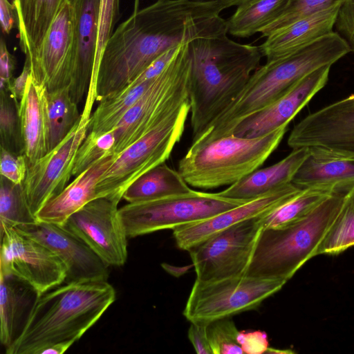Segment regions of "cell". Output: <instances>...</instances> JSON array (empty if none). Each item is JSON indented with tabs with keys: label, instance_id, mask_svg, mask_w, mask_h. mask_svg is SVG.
Wrapping results in <instances>:
<instances>
[{
	"label": "cell",
	"instance_id": "obj_9",
	"mask_svg": "<svg viewBox=\"0 0 354 354\" xmlns=\"http://www.w3.org/2000/svg\"><path fill=\"white\" fill-rule=\"evenodd\" d=\"M248 201L195 190L153 201L133 203L118 210L128 238L198 222Z\"/></svg>",
	"mask_w": 354,
	"mask_h": 354
},
{
	"label": "cell",
	"instance_id": "obj_29",
	"mask_svg": "<svg viewBox=\"0 0 354 354\" xmlns=\"http://www.w3.org/2000/svg\"><path fill=\"white\" fill-rule=\"evenodd\" d=\"M155 78L146 81L136 78L125 88L98 101L99 104L90 118L88 131L102 134L115 129Z\"/></svg>",
	"mask_w": 354,
	"mask_h": 354
},
{
	"label": "cell",
	"instance_id": "obj_16",
	"mask_svg": "<svg viewBox=\"0 0 354 354\" xmlns=\"http://www.w3.org/2000/svg\"><path fill=\"white\" fill-rule=\"evenodd\" d=\"M74 59V12L71 1L65 0L30 62L32 77L48 92L68 86Z\"/></svg>",
	"mask_w": 354,
	"mask_h": 354
},
{
	"label": "cell",
	"instance_id": "obj_13",
	"mask_svg": "<svg viewBox=\"0 0 354 354\" xmlns=\"http://www.w3.org/2000/svg\"><path fill=\"white\" fill-rule=\"evenodd\" d=\"M118 203L106 197L94 199L60 224L109 266H122L127 259L128 236L119 215Z\"/></svg>",
	"mask_w": 354,
	"mask_h": 354
},
{
	"label": "cell",
	"instance_id": "obj_17",
	"mask_svg": "<svg viewBox=\"0 0 354 354\" xmlns=\"http://www.w3.org/2000/svg\"><path fill=\"white\" fill-rule=\"evenodd\" d=\"M48 247L65 264L64 283L106 281L107 266L83 241L60 224L37 221L15 227Z\"/></svg>",
	"mask_w": 354,
	"mask_h": 354
},
{
	"label": "cell",
	"instance_id": "obj_41",
	"mask_svg": "<svg viewBox=\"0 0 354 354\" xmlns=\"http://www.w3.org/2000/svg\"><path fill=\"white\" fill-rule=\"evenodd\" d=\"M334 28L354 53V0H342Z\"/></svg>",
	"mask_w": 354,
	"mask_h": 354
},
{
	"label": "cell",
	"instance_id": "obj_10",
	"mask_svg": "<svg viewBox=\"0 0 354 354\" xmlns=\"http://www.w3.org/2000/svg\"><path fill=\"white\" fill-rule=\"evenodd\" d=\"M287 281L241 275L212 281L196 279L183 315L190 322H210L257 308Z\"/></svg>",
	"mask_w": 354,
	"mask_h": 354
},
{
	"label": "cell",
	"instance_id": "obj_23",
	"mask_svg": "<svg viewBox=\"0 0 354 354\" xmlns=\"http://www.w3.org/2000/svg\"><path fill=\"white\" fill-rule=\"evenodd\" d=\"M116 156L115 153L104 156L75 177L72 183L41 208L36 216L37 220L62 224L72 214L96 199L97 182Z\"/></svg>",
	"mask_w": 354,
	"mask_h": 354
},
{
	"label": "cell",
	"instance_id": "obj_20",
	"mask_svg": "<svg viewBox=\"0 0 354 354\" xmlns=\"http://www.w3.org/2000/svg\"><path fill=\"white\" fill-rule=\"evenodd\" d=\"M70 1L75 19V59L69 92L78 104L88 91L93 71L100 0Z\"/></svg>",
	"mask_w": 354,
	"mask_h": 354
},
{
	"label": "cell",
	"instance_id": "obj_45",
	"mask_svg": "<svg viewBox=\"0 0 354 354\" xmlns=\"http://www.w3.org/2000/svg\"><path fill=\"white\" fill-rule=\"evenodd\" d=\"M31 75V66L28 62L25 60L23 70L20 75L13 78L9 91L14 97L20 102L24 96L28 80Z\"/></svg>",
	"mask_w": 354,
	"mask_h": 354
},
{
	"label": "cell",
	"instance_id": "obj_37",
	"mask_svg": "<svg viewBox=\"0 0 354 354\" xmlns=\"http://www.w3.org/2000/svg\"><path fill=\"white\" fill-rule=\"evenodd\" d=\"M342 0H287L281 14L259 32L262 37L308 16L341 4Z\"/></svg>",
	"mask_w": 354,
	"mask_h": 354
},
{
	"label": "cell",
	"instance_id": "obj_33",
	"mask_svg": "<svg viewBox=\"0 0 354 354\" xmlns=\"http://www.w3.org/2000/svg\"><path fill=\"white\" fill-rule=\"evenodd\" d=\"M354 245V187L344 197L341 207L318 245L315 256L337 254Z\"/></svg>",
	"mask_w": 354,
	"mask_h": 354
},
{
	"label": "cell",
	"instance_id": "obj_8",
	"mask_svg": "<svg viewBox=\"0 0 354 354\" xmlns=\"http://www.w3.org/2000/svg\"><path fill=\"white\" fill-rule=\"evenodd\" d=\"M190 113L189 101L125 149L99 179L96 198L118 202L127 187L140 176L169 159L180 142Z\"/></svg>",
	"mask_w": 354,
	"mask_h": 354
},
{
	"label": "cell",
	"instance_id": "obj_11",
	"mask_svg": "<svg viewBox=\"0 0 354 354\" xmlns=\"http://www.w3.org/2000/svg\"><path fill=\"white\" fill-rule=\"evenodd\" d=\"M262 215L220 231L189 250L196 279L212 281L244 275L263 227Z\"/></svg>",
	"mask_w": 354,
	"mask_h": 354
},
{
	"label": "cell",
	"instance_id": "obj_7",
	"mask_svg": "<svg viewBox=\"0 0 354 354\" xmlns=\"http://www.w3.org/2000/svg\"><path fill=\"white\" fill-rule=\"evenodd\" d=\"M192 64L189 43L180 44L165 68L115 128V154H120L189 100Z\"/></svg>",
	"mask_w": 354,
	"mask_h": 354
},
{
	"label": "cell",
	"instance_id": "obj_47",
	"mask_svg": "<svg viewBox=\"0 0 354 354\" xmlns=\"http://www.w3.org/2000/svg\"><path fill=\"white\" fill-rule=\"evenodd\" d=\"M73 344V342L56 343L42 349L39 352V354H62L65 353Z\"/></svg>",
	"mask_w": 354,
	"mask_h": 354
},
{
	"label": "cell",
	"instance_id": "obj_42",
	"mask_svg": "<svg viewBox=\"0 0 354 354\" xmlns=\"http://www.w3.org/2000/svg\"><path fill=\"white\" fill-rule=\"evenodd\" d=\"M237 341L244 353H263L269 348L267 335L261 331H239Z\"/></svg>",
	"mask_w": 354,
	"mask_h": 354
},
{
	"label": "cell",
	"instance_id": "obj_22",
	"mask_svg": "<svg viewBox=\"0 0 354 354\" xmlns=\"http://www.w3.org/2000/svg\"><path fill=\"white\" fill-rule=\"evenodd\" d=\"M339 5L298 20L267 37L259 49L266 62L288 55L333 32Z\"/></svg>",
	"mask_w": 354,
	"mask_h": 354
},
{
	"label": "cell",
	"instance_id": "obj_32",
	"mask_svg": "<svg viewBox=\"0 0 354 354\" xmlns=\"http://www.w3.org/2000/svg\"><path fill=\"white\" fill-rule=\"evenodd\" d=\"M48 152L54 149L80 122L77 104L70 95L69 86L46 94Z\"/></svg>",
	"mask_w": 354,
	"mask_h": 354
},
{
	"label": "cell",
	"instance_id": "obj_26",
	"mask_svg": "<svg viewBox=\"0 0 354 354\" xmlns=\"http://www.w3.org/2000/svg\"><path fill=\"white\" fill-rule=\"evenodd\" d=\"M38 295L25 281L0 272V340L6 348L20 334Z\"/></svg>",
	"mask_w": 354,
	"mask_h": 354
},
{
	"label": "cell",
	"instance_id": "obj_31",
	"mask_svg": "<svg viewBox=\"0 0 354 354\" xmlns=\"http://www.w3.org/2000/svg\"><path fill=\"white\" fill-rule=\"evenodd\" d=\"M335 192H337L328 187L302 189L282 204L262 215L263 228L279 227L305 218Z\"/></svg>",
	"mask_w": 354,
	"mask_h": 354
},
{
	"label": "cell",
	"instance_id": "obj_18",
	"mask_svg": "<svg viewBox=\"0 0 354 354\" xmlns=\"http://www.w3.org/2000/svg\"><path fill=\"white\" fill-rule=\"evenodd\" d=\"M330 67L331 65L324 66L301 79L273 103L241 122L232 134L243 138H257L288 125L326 85Z\"/></svg>",
	"mask_w": 354,
	"mask_h": 354
},
{
	"label": "cell",
	"instance_id": "obj_39",
	"mask_svg": "<svg viewBox=\"0 0 354 354\" xmlns=\"http://www.w3.org/2000/svg\"><path fill=\"white\" fill-rule=\"evenodd\" d=\"M120 0H100L98 34L93 71L91 79L95 83L106 44L120 19Z\"/></svg>",
	"mask_w": 354,
	"mask_h": 354
},
{
	"label": "cell",
	"instance_id": "obj_48",
	"mask_svg": "<svg viewBox=\"0 0 354 354\" xmlns=\"http://www.w3.org/2000/svg\"><path fill=\"white\" fill-rule=\"evenodd\" d=\"M203 1H216L220 3L224 9L233 7V6H239L241 4H243L245 2H248L251 0H203Z\"/></svg>",
	"mask_w": 354,
	"mask_h": 354
},
{
	"label": "cell",
	"instance_id": "obj_49",
	"mask_svg": "<svg viewBox=\"0 0 354 354\" xmlns=\"http://www.w3.org/2000/svg\"><path fill=\"white\" fill-rule=\"evenodd\" d=\"M138 1H139V0H136V3H135V8H134V10H138Z\"/></svg>",
	"mask_w": 354,
	"mask_h": 354
},
{
	"label": "cell",
	"instance_id": "obj_30",
	"mask_svg": "<svg viewBox=\"0 0 354 354\" xmlns=\"http://www.w3.org/2000/svg\"><path fill=\"white\" fill-rule=\"evenodd\" d=\"M286 3L287 0H251L239 5L226 19L227 33L248 38L259 32L279 17Z\"/></svg>",
	"mask_w": 354,
	"mask_h": 354
},
{
	"label": "cell",
	"instance_id": "obj_28",
	"mask_svg": "<svg viewBox=\"0 0 354 354\" xmlns=\"http://www.w3.org/2000/svg\"><path fill=\"white\" fill-rule=\"evenodd\" d=\"M192 190L178 171L163 162L133 181L125 190L122 198L130 203H140Z\"/></svg>",
	"mask_w": 354,
	"mask_h": 354
},
{
	"label": "cell",
	"instance_id": "obj_14",
	"mask_svg": "<svg viewBox=\"0 0 354 354\" xmlns=\"http://www.w3.org/2000/svg\"><path fill=\"white\" fill-rule=\"evenodd\" d=\"M91 115L83 111L80 122L65 138L28 167L23 184L28 206L35 216L48 201L67 185L77 151L88 132Z\"/></svg>",
	"mask_w": 354,
	"mask_h": 354
},
{
	"label": "cell",
	"instance_id": "obj_1",
	"mask_svg": "<svg viewBox=\"0 0 354 354\" xmlns=\"http://www.w3.org/2000/svg\"><path fill=\"white\" fill-rule=\"evenodd\" d=\"M203 35L190 0H158L121 23L104 48L96 80V101L133 82L166 51Z\"/></svg>",
	"mask_w": 354,
	"mask_h": 354
},
{
	"label": "cell",
	"instance_id": "obj_43",
	"mask_svg": "<svg viewBox=\"0 0 354 354\" xmlns=\"http://www.w3.org/2000/svg\"><path fill=\"white\" fill-rule=\"evenodd\" d=\"M17 60L7 48L5 40L1 38L0 42V88L9 90L13 73L16 68Z\"/></svg>",
	"mask_w": 354,
	"mask_h": 354
},
{
	"label": "cell",
	"instance_id": "obj_2",
	"mask_svg": "<svg viewBox=\"0 0 354 354\" xmlns=\"http://www.w3.org/2000/svg\"><path fill=\"white\" fill-rule=\"evenodd\" d=\"M189 82L192 139L239 95L263 57L259 47L242 44L227 35L189 42Z\"/></svg>",
	"mask_w": 354,
	"mask_h": 354
},
{
	"label": "cell",
	"instance_id": "obj_21",
	"mask_svg": "<svg viewBox=\"0 0 354 354\" xmlns=\"http://www.w3.org/2000/svg\"><path fill=\"white\" fill-rule=\"evenodd\" d=\"M308 149L292 178L294 185L302 189L328 187L346 193L354 187V156L316 147Z\"/></svg>",
	"mask_w": 354,
	"mask_h": 354
},
{
	"label": "cell",
	"instance_id": "obj_34",
	"mask_svg": "<svg viewBox=\"0 0 354 354\" xmlns=\"http://www.w3.org/2000/svg\"><path fill=\"white\" fill-rule=\"evenodd\" d=\"M37 221L28 206L24 184L15 183L1 176V232L6 228L32 223Z\"/></svg>",
	"mask_w": 354,
	"mask_h": 354
},
{
	"label": "cell",
	"instance_id": "obj_36",
	"mask_svg": "<svg viewBox=\"0 0 354 354\" xmlns=\"http://www.w3.org/2000/svg\"><path fill=\"white\" fill-rule=\"evenodd\" d=\"M115 141L114 129L102 134L89 131L77 151L72 176L77 177L104 156L114 153Z\"/></svg>",
	"mask_w": 354,
	"mask_h": 354
},
{
	"label": "cell",
	"instance_id": "obj_27",
	"mask_svg": "<svg viewBox=\"0 0 354 354\" xmlns=\"http://www.w3.org/2000/svg\"><path fill=\"white\" fill-rule=\"evenodd\" d=\"M65 0H13L19 46L29 63L38 52Z\"/></svg>",
	"mask_w": 354,
	"mask_h": 354
},
{
	"label": "cell",
	"instance_id": "obj_4",
	"mask_svg": "<svg viewBox=\"0 0 354 354\" xmlns=\"http://www.w3.org/2000/svg\"><path fill=\"white\" fill-rule=\"evenodd\" d=\"M349 52L346 41L333 31L288 55L266 62L252 73L232 104L192 139L191 145L232 135L247 117L273 103L307 75L324 66H332Z\"/></svg>",
	"mask_w": 354,
	"mask_h": 354
},
{
	"label": "cell",
	"instance_id": "obj_25",
	"mask_svg": "<svg viewBox=\"0 0 354 354\" xmlns=\"http://www.w3.org/2000/svg\"><path fill=\"white\" fill-rule=\"evenodd\" d=\"M308 151V147L293 149L280 161L268 167L254 170L218 194L227 198L250 201L292 183L294 175Z\"/></svg>",
	"mask_w": 354,
	"mask_h": 354
},
{
	"label": "cell",
	"instance_id": "obj_3",
	"mask_svg": "<svg viewBox=\"0 0 354 354\" xmlns=\"http://www.w3.org/2000/svg\"><path fill=\"white\" fill-rule=\"evenodd\" d=\"M106 281L63 283L38 295L7 354H39L46 347L77 341L115 299Z\"/></svg>",
	"mask_w": 354,
	"mask_h": 354
},
{
	"label": "cell",
	"instance_id": "obj_38",
	"mask_svg": "<svg viewBox=\"0 0 354 354\" xmlns=\"http://www.w3.org/2000/svg\"><path fill=\"white\" fill-rule=\"evenodd\" d=\"M239 330L231 317L208 322L207 336L213 354H243L237 341Z\"/></svg>",
	"mask_w": 354,
	"mask_h": 354
},
{
	"label": "cell",
	"instance_id": "obj_35",
	"mask_svg": "<svg viewBox=\"0 0 354 354\" xmlns=\"http://www.w3.org/2000/svg\"><path fill=\"white\" fill-rule=\"evenodd\" d=\"M19 102L7 88L0 90L1 147L17 155L24 154L25 145L19 117Z\"/></svg>",
	"mask_w": 354,
	"mask_h": 354
},
{
	"label": "cell",
	"instance_id": "obj_50",
	"mask_svg": "<svg viewBox=\"0 0 354 354\" xmlns=\"http://www.w3.org/2000/svg\"><path fill=\"white\" fill-rule=\"evenodd\" d=\"M11 1H12H12H13V0H11Z\"/></svg>",
	"mask_w": 354,
	"mask_h": 354
},
{
	"label": "cell",
	"instance_id": "obj_15",
	"mask_svg": "<svg viewBox=\"0 0 354 354\" xmlns=\"http://www.w3.org/2000/svg\"><path fill=\"white\" fill-rule=\"evenodd\" d=\"M288 146L320 147L354 156V93L310 113L292 129Z\"/></svg>",
	"mask_w": 354,
	"mask_h": 354
},
{
	"label": "cell",
	"instance_id": "obj_24",
	"mask_svg": "<svg viewBox=\"0 0 354 354\" xmlns=\"http://www.w3.org/2000/svg\"><path fill=\"white\" fill-rule=\"evenodd\" d=\"M46 91V88L36 83L31 75L19 102L28 167L48 152Z\"/></svg>",
	"mask_w": 354,
	"mask_h": 354
},
{
	"label": "cell",
	"instance_id": "obj_5",
	"mask_svg": "<svg viewBox=\"0 0 354 354\" xmlns=\"http://www.w3.org/2000/svg\"><path fill=\"white\" fill-rule=\"evenodd\" d=\"M346 194L333 193L299 221L279 227H263L245 275L288 281L315 257Z\"/></svg>",
	"mask_w": 354,
	"mask_h": 354
},
{
	"label": "cell",
	"instance_id": "obj_12",
	"mask_svg": "<svg viewBox=\"0 0 354 354\" xmlns=\"http://www.w3.org/2000/svg\"><path fill=\"white\" fill-rule=\"evenodd\" d=\"M0 272L25 281L40 295L63 283L67 270L48 247L14 227L1 232Z\"/></svg>",
	"mask_w": 354,
	"mask_h": 354
},
{
	"label": "cell",
	"instance_id": "obj_6",
	"mask_svg": "<svg viewBox=\"0 0 354 354\" xmlns=\"http://www.w3.org/2000/svg\"><path fill=\"white\" fill-rule=\"evenodd\" d=\"M288 125L264 136L234 134L191 145L178 162V171L192 187L210 189L231 185L259 169L280 144Z\"/></svg>",
	"mask_w": 354,
	"mask_h": 354
},
{
	"label": "cell",
	"instance_id": "obj_40",
	"mask_svg": "<svg viewBox=\"0 0 354 354\" xmlns=\"http://www.w3.org/2000/svg\"><path fill=\"white\" fill-rule=\"evenodd\" d=\"M28 170V164L25 154H14L1 147L0 172L10 181L23 183Z\"/></svg>",
	"mask_w": 354,
	"mask_h": 354
},
{
	"label": "cell",
	"instance_id": "obj_46",
	"mask_svg": "<svg viewBox=\"0 0 354 354\" xmlns=\"http://www.w3.org/2000/svg\"><path fill=\"white\" fill-rule=\"evenodd\" d=\"M16 19L15 8L9 0H0V20L2 32L8 35L12 29Z\"/></svg>",
	"mask_w": 354,
	"mask_h": 354
},
{
	"label": "cell",
	"instance_id": "obj_44",
	"mask_svg": "<svg viewBox=\"0 0 354 354\" xmlns=\"http://www.w3.org/2000/svg\"><path fill=\"white\" fill-rule=\"evenodd\" d=\"M207 322H191L188 338L198 354H213L207 336Z\"/></svg>",
	"mask_w": 354,
	"mask_h": 354
},
{
	"label": "cell",
	"instance_id": "obj_19",
	"mask_svg": "<svg viewBox=\"0 0 354 354\" xmlns=\"http://www.w3.org/2000/svg\"><path fill=\"white\" fill-rule=\"evenodd\" d=\"M301 189L290 183L208 218L179 226L173 230L176 245L188 251L220 231L272 210Z\"/></svg>",
	"mask_w": 354,
	"mask_h": 354
}]
</instances>
